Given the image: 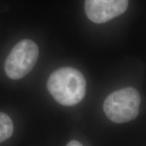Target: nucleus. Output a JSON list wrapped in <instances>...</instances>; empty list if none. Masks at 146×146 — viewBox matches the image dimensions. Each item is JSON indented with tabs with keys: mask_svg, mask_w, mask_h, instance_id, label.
<instances>
[{
	"mask_svg": "<svg viewBox=\"0 0 146 146\" xmlns=\"http://www.w3.org/2000/svg\"><path fill=\"white\" fill-rule=\"evenodd\" d=\"M47 89L59 104L71 106L81 102L86 92V80L77 69L67 67L54 71L47 81Z\"/></svg>",
	"mask_w": 146,
	"mask_h": 146,
	"instance_id": "obj_1",
	"label": "nucleus"
},
{
	"mask_svg": "<svg viewBox=\"0 0 146 146\" xmlns=\"http://www.w3.org/2000/svg\"><path fill=\"white\" fill-rule=\"evenodd\" d=\"M141 97L132 87L113 92L106 98L103 110L107 118L116 123H127L136 119L140 111Z\"/></svg>",
	"mask_w": 146,
	"mask_h": 146,
	"instance_id": "obj_2",
	"label": "nucleus"
},
{
	"mask_svg": "<svg viewBox=\"0 0 146 146\" xmlns=\"http://www.w3.org/2000/svg\"><path fill=\"white\" fill-rule=\"evenodd\" d=\"M39 54L38 46L29 39H25L15 45L7 57L4 69L7 76L12 80H20L32 71Z\"/></svg>",
	"mask_w": 146,
	"mask_h": 146,
	"instance_id": "obj_3",
	"label": "nucleus"
},
{
	"mask_svg": "<svg viewBox=\"0 0 146 146\" xmlns=\"http://www.w3.org/2000/svg\"><path fill=\"white\" fill-rule=\"evenodd\" d=\"M128 0H85L84 10L91 21L103 24L124 13Z\"/></svg>",
	"mask_w": 146,
	"mask_h": 146,
	"instance_id": "obj_4",
	"label": "nucleus"
},
{
	"mask_svg": "<svg viewBox=\"0 0 146 146\" xmlns=\"http://www.w3.org/2000/svg\"><path fill=\"white\" fill-rule=\"evenodd\" d=\"M13 133V123L11 118L0 112V143L10 138Z\"/></svg>",
	"mask_w": 146,
	"mask_h": 146,
	"instance_id": "obj_5",
	"label": "nucleus"
},
{
	"mask_svg": "<svg viewBox=\"0 0 146 146\" xmlns=\"http://www.w3.org/2000/svg\"><path fill=\"white\" fill-rule=\"evenodd\" d=\"M67 146H82V145L77 141H72L68 143Z\"/></svg>",
	"mask_w": 146,
	"mask_h": 146,
	"instance_id": "obj_6",
	"label": "nucleus"
}]
</instances>
